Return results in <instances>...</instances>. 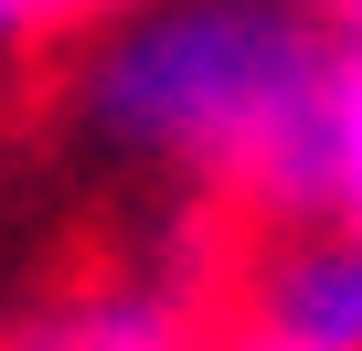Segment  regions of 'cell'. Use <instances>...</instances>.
Returning a JSON list of instances; mask_svg holds the SVG:
<instances>
[{"label": "cell", "mask_w": 362, "mask_h": 351, "mask_svg": "<svg viewBox=\"0 0 362 351\" xmlns=\"http://www.w3.org/2000/svg\"><path fill=\"white\" fill-rule=\"evenodd\" d=\"M22 32H33V11H22V0H0V54H11Z\"/></svg>", "instance_id": "cell-7"}, {"label": "cell", "mask_w": 362, "mask_h": 351, "mask_svg": "<svg viewBox=\"0 0 362 351\" xmlns=\"http://www.w3.org/2000/svg\"><path fill=\"white\" fill-rule=\"evenodd\" d=\"M256 330L288 340V351H362V234H351V224L298 234V245L267 266Z\"/></svg>", "instance_id": "cell-3"}, {"label": "cell", "mask_w": 362, "mask_h": 351, "mask_svg": "<svg viewBox=\"0 0 362 351\" xmlns=\"http://www.w3.org/2000/svg\"><path fill=\"white\" fill-rule=\"evenodd\" d=\"M320 75L330 43L288 0H149L96 43L86 117L107 149L320 213Z\"/></svg>", "instance_id": "cell-1"}, {"label": "cell", "mask_w": 362, "mask_h": 351, "mask_svg": "<svg viewBox=\"0 0 362 351\" xmlns=\"http://www.w3.org/2000/svg\"><path fill=\"white\" fill-rule=\"evenodd\" d=\"M288 11H298L320 43H362V0H288Z\"/></svg>", "instance_id": "cell-5"}, {"label": "cell", "mask_w": 362, "mask_h": 351, "mask_svg": "<svg viewBox=\"0 0 362 351\" xmlns=\"http://www.w3.org/2000/svg\"><path fill=\"white\" fill-rule=\"evenodd\" d=\"M0 351H203V330H192V298H170L149 277H107V287H75L11 319Z\"/></svg>", "instance_id": "cell-2"}, {"label": "cell", "mask_w": 362, "mask_h": 351, "mask_svg": "<svg viewBox=\"0 0 362 351\" xmlns=\"http://www.w3.org/2000/svg\"><path fill=\"white\" fill-rule=\"evenodd\" d=\"M320 224L362 234V43H330L320 75Z\"/></svg>", "instance_id": "cell-4"}, {"label": "cell", "mask_w": 362, "mask_h": 351, "mask_svg": "<svg viewBox=\"0 0 362 351\" xmlns=\"http://www.w3.org/2000/svg\"><path fill=\"white\" fill-rule=\"evenodd\" d=\"M33 22H86V11H117V0H22Z\"/></svg>", "instance_id": "cell-6"}, {"label": "cell", "mask_w": 362, "mask_h": 351, "mask_svg": "<svg viewBox=\"0 0 362 351\" xmlns=\"http://www.w3.org/2000/svg\"><path fill=\"white\" fill-rule=\"evenodd\" d=\"M224 351H288V340H267V330H245V340H224Z\"/></svg>", "instance_id": "cell-8"}]
</instances>
